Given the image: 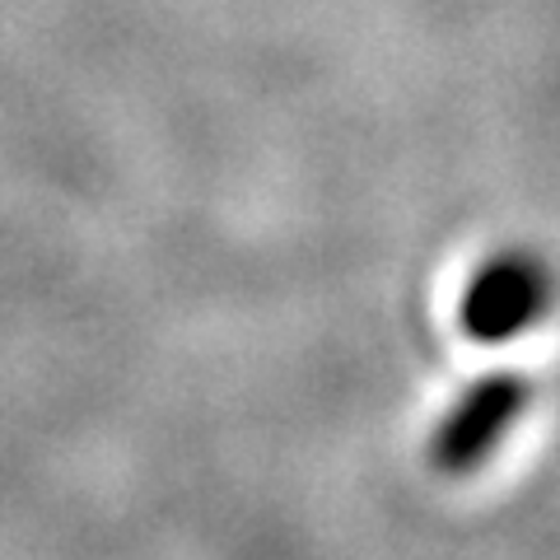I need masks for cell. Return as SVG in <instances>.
Segmentation results:
<instances>
[{
  "label": "cell",
  "mask_w": 560,
  "mask_h": 560,
  "mask_svg": "<svg viewBox=\"0 0 560 560\" xmlns=\"http://www.w3.org/2000/svg\"><path fill=\"white\" fill-rule=\"evenodd\" d=\"M547 308H551V271L541 267V257L523 248H504L471 271L458 304V327L477 346H504L523 337L528 327H537L547 318Z\"/></svg>",
  "instance_id": "2"
},
{
  "label": "cell",
  "mask_w": 560,
  "mask_h": 560,
  "mask_svg": "<svg viewBox=\"0 0 560 560\" xmlns=\"http://www.w3.org/2000/svg\"><path fill=\"white\" fill-rule=\"evenodd\" d=\"M533 378L518 370H490L471 388L453 401L440 416V425L430 430L425 458L440 477H471L477 467L495 458V448L510 440V430L518 425L533 407Z\"/></svg>",
  "instance_id": "1"
}]
</instances>
